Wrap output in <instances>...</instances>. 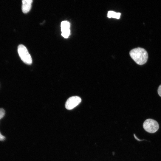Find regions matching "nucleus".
Here are the masks:
<instances>
[{
    "label": "nucleus",
    "mask_w": 161,
    "mask_h": 161,
    "mask_svg": "<svg viewBox=\"0 0 161 161\" xmlns=\"http://www.w3.org/2000/svg\"><path fill=\"white\" fill-rule=\"evenodd\" d=\"M22 4L21 9L23 12L24 13H28L30 10L32 4V0H23L22 1Z\"/></svg>",
    "instance_id": "423d86ee"
},
{
    "label": "nucleus",
    "mask_w": 161,
    "mask_h": 161,
    "mask_svg": "<svg viewBox=\"0 0 161 161\" xmlns=\"http://www.w3.org/2000/svg\"><path fill=\"white\" fill-rule=\"evenodd\" d=\"M18 52L22 61L25 64L30 65L32 62V58L26 47L23 44L19 45Z\"/></svg>",
    "instance_id": "f03ea898"
},
{
    "label": "nucleus",
    "mask_w": 161,
    "mask_h": 161,
    "mask_svg": "<svg viewBox=\"0 0 161 161\" xmlns=\"http://www.w3.org/2000/svg\"><path fill=\"white\" fill-rule=\"evenodd\" d=\"M81 99L78 96H73L69 97L65 103V107L68 110H71L77 106L81 102Z\"/></svg>",
    "instance_id": "20e7f679"
},
{
    "label": "nucleus",
    "mask_w": 161,
    "mask_h": 161,
    "mask_svg": "<svg viewBox=\"0 0 161 161\" xmlns=\"http://www.w3.org/2000/svg\"><path fill=\"white\" fill-rule=\"evenodd\" d=\"M129 54L133 60L139 65H143L147 61V52L143 48L137 47L133 49L130 52Z\"/></svg>",
    "instance_id": "f257e3e1"
},
{
    "label": "nucleus",
    "mask_w": 161,
    "mask_h": 161,
    "mask_svg": "<svg viewBox=\"0 0 161 161\" xmlns=\"http://www.w3.org/2000/svg\"><path fill=\"white\" fill-rule=\"evenodd\" d=\"M61 35L65 38H67L70 34V23L67 21H64L61 23Z\"/></svg>",
    "instance_id": "39448f33"
},
{
    "label": "nucleus",
    "mask_w": 161,
    "mask_h": 161,
    "mask_svg": "<svg viewBox=\"0 0 161 161\" xmlns=\"http://www.w3.org/2000/svg\"><path fill=\"white\" fill-rule=\"evenodd\" d=\"M157 92L159 95L161 97V85H160L158 87Z\"/></svg>",
    "instance_id": "1a4fd4ad"
},
{
    "label": "nucleus",
    "mask_w": 161,
    "mask_h": 161,
    "mask_svg": "<svg viewBox=\"0 0 161 161\" xmlns=\"http://www.w3.org/2000/svg\"><path fill=\"white\" fill-rule=\"evenodd\" d=\"M121 13H116L112 11L108 12L107 16L109 18H113L118 19L120 18Z\"/></svg>",
    "instance_id": "0eeeda50"
},
{
    "label": "nucleus",
    "mask_w": 161,
    "mask_h": 161,
    "mask_svg": "<svg viewBox=\"0 0 161 161\" xmlns=\"http://www.w3.org/2000/svg\"><path fill=\"white\" fill-rule=\"evenodd\" d=\"M5 139V137L2 135L0 132V141H3Z\"/></svg>",
    "instance_id": "9d476101"
},
{
    "label": "nucleus",
    "mask_w": 161,
    "mask_h": 161,
    "mask_svg": "<svg viewBox=\"0 0 161 161\" xmlns=\"http://www.w3.org/2000/svg\"><path fill=\"white\" fill-rule=\"evenodd\" d=\"M143 126L145 131L151 133L156 132L159 128V125L157 122L151 119H146L144 122Z\"/></svg>",
    "instance_id": "7ed1b4c3"
},
{
    "label": "nucleus",
    "mask_w": 161,
    "mask_h": 161,
    "mask_svg": "<svg viewBox=\"0 0 161 161\" xmlns=\"http://www.w3.org/2000/svg\"><path fill=\"white\" fill-rule=\"evenodd\" d=\"M5 111L2 108H0V119L2 118L5 115Z\"/></svg>",
    "instance_id": "6e6552de"
}]
</instances>
